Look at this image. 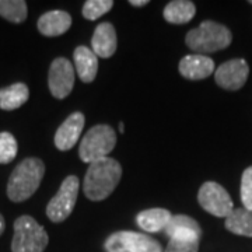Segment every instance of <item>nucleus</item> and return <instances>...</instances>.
Segmentation results:
<instances>
[{
  "mask_svg": "<svg viewBox=\"0 0 252 252\" xmlns=\"http://www.w3.org/2000/svg\"><path fill=\"white\" fill-rule=\"evenodd\" d=\"M17 156V140L9 132L0 133V164L13 161Z\"/></svg>",
  "mask_w": 252,
  "mask_h": 252,
  "instance_id": "23",
  "label": "nucleus"
},
{
  "mask_svg": "<svg viewBox=\"0 0 252 252\" xmlns=\"http://www.w3.org/2000/svg\"><path fill=\"white\" fill-rule=\"evenodd\" d=\"M121 178L122 167L117 160L105 157L91 162L83 182L84 195L94 202L104 200L115 190Z\"/></svg>",
  "mask_w": 252,
  "mask_h": 252,
  "instance_id": "1",
  "label": "nucleus"
},
{
  "mask_svg": "<svg viewBox=\"0 0 252 252\" xmlns=\"http://www.w3.org/2000/svg\"><path fill=\"white\" fill-rule=\"evenodd\" d=\"M45 174V165L39 158L30 157L13 170L7 184V196L13 202H23L35 193Z\"/></svg>",
  "mask_w": 252,
  "mask_h": 252,
  "instance_id": "2",
  "label": "nucleus"
},
{
  "mask_svg": "<svg viewBox=\"0 0 252 252\" xmlns=\"http://www.w3.org/2000/svg\"><path fill=\"white\" fill-rule=\"evenodd\" d=\"M4 228H6V223H4V219H3V216L0 215V235L3 234Z\"/></svg>",
  "mask_w": 252,
  "mask_h": 252,
  "instance_id": "27",
  "label": "nucleus"
},
{
  "mask_svg": "<svg viewBox=\"0 0 252 252\" xmlns=\"http://www.w3.org/2000/svg\"><path fill=\"white\" fill-rule=\"evenodd\" d=\"M30 90L24 83H16L9 87L0 89V108L4 111H13L20 108L27 102Z\"/></svg>",
  "mask_w": 252,
  "mask_h": 252,
  "instance_id": "18",
  "label": "nucleus"
},
{
  "mask_svg": "<svg viewBox=\"0 0 252 252\" xmlns=\"http://www.w3.org/2000/svg\"><path fill=\"white\" fill-rule=\"evenodd\" d=\"M74 69L81 81L91 83L98 72V58L87 46H77L74 51Z\"/></svg>",
  "mask_w": 252,
  "mask_h": 252,
  "instance_id": "16",
  "label": "nucleus"
},
{
  "mask_svg": "<svg viewBox=\"0 0 252 252\" xmlns=\"http://www.w3.org/2000/svg\"><path fill=\"white\" fill-rule=\"evenodd\" d=\"M119 130H121V133H124V132H125V125H124V122H121V124H119Z\"/></svg>",
  "mask_w": 252,
  "mask_h": 252,
  "instance_id": "28",
  "label": "nucleus"
},
{
  "mask_svg": "<svg viewBox=\"0 0 252 252\" xmlns=\"http://www.w3.org/2000/svg\"><path fill=\"white\" fill-rule=\"evenodd\" d=\"M107 252H164L161 244L136 231H117L105 240Z\"/></svg>",
  "mask_w": 252,
  "mask_h": 252,
  "instance_id": "7",
  "label": "nucleus"
},
{
  "mask_svg": "<svg viewBox=\"0 0 252 252\" xmlns=\"http://www.w3.org/2000/svg\"><path fill=\"white\" fill-rule=\"evenodd\" d=\"M198 202L203 210L216 217H227L234 210V205L228 192L220 184L212 181L205 182L200 187Z\"/></svg>",
  "mask_w": 252,
  "mask_h": 252,
  "instance_id": "8",
  "label": "nucleus"
},
{
  "mask_svg": "<svg viewBox=\"0 0 252 252\" xmlns=\"http://www.w3.org/2000/svg\"><path fill=\"white\" fill-rule=\"evenodd\" d=\"M117 144L115 130L108 125L93 126L84 135L79 147V156L81 161L91 162L108 157Z\"/></svg>",
  "mask_w": 252,
  "mask_h": 252,
  "instance_id": "5",
  "label": "nucleus"
},
{
  "mask_svg": "<svg viewBox=\"0 0 252 252\" xmlns=\"http://www.w3.org/2000/svg\"><path fill=\"white\" fill-rule=\"evenodd\" d=\"M215 72V62L206 55H188L180 62V73L188 80H202Z\"/></svg>",
  "mask_w": 252,
  "mask_h": 252,
  "instance_id": "13",
  "label": "nucleus"
},
{
  "mask_svg": "<svg viewBox=\"0 0 252 252\" xmlns=\"http://www.w3.org/2000/svg\"><path fill=\"white\" fill-rule=\"evenodd\" d=\"M27 3L24 0H0V16L20 24L27 18Z\"/></svg>",
  "mask_w": 252,
  "mask_h": 252,
  "instance_id": "21",
  "label": "nucleus"
},
{
  "mask_svg": "<svg viewBox=\"0 0 252 252\" xmlns=\"http://www.w3.org/2000/svg\"><path fill=\"white\" fill-rule=\"evenodd\" d=\"M112 6H114L112 0H89L83 6V16L90 21H94L101 16L107 14L112 9Z\"/></svg>",
  "mask_w": 252,
  "mask_h": 252,
  "instance_id": "22",
  "label": "nucleus"
},
{
  "mask_svg": "<svg viewBox=\"0 0 252 252\" xmlns=\"http://www.w3.org/2000/svg\"><path fill=\"white\" fill-rule=\"evenodd\" d=\"M241 202L245 209L252 210V167L243 172L241 178Z\"/></svg>",
  "mask_w": 252,
  "mask_h": 252,
  "instance_id": "24",
  "label": "nucleus"
},
{
  "mask_svg": "<svg viewBox=\"0 0 252 252\" xmlns=\"http://www.w3.org/2000/svg\"><path fill=\"white\" fill-rule=\"evenodd\" d=\"M250 74L248 63L244 59H231L220 64L215 72L216 83L224 90H240Z\"/></svg>",
  "mask_w": 252,
  "mask_h": 252,
  "instance_id": "10",
  "label": "nucleus"
},
{
  "mask_svg": "<svg viewBox=\"0 0 252 252\" xmlns=\"http://www.w3.org/2000/svg\"><path fill=\"white\" fill-rule=\"evenodd\" d=\"M80 182L76 175H69L63 180L59 190L46 206V216L54 223H62L72 215L77 202Z\"/></svg>",
  "mask_w": 252,
  "mask_h": 252,
  "instance_id": "6",
  "label": "nucleus"
},
{
  "mask_svg": "<svg viewBox=\"0 0 252 252\" xmlns=\"http://www.w3.org/2000/svg\"><path fill=\"white\" fill-rule=\"evenodd\" d=\"M250 3H252V1H250Z\"/></svg>",
  "mask_w": 252,
  "mask_h": 252,
  "instance_id": "29",
  "label": "nucleus"
},
{
  "mask_svg": "<svg viewBox=\"0 0 252 252\" xmlns=\"http://www.w3.org/2000/svg\"><path fill=\"white\" fill-rule=\"evenodd\" d=\"M170 240H198L200 241L202 228L198 221L185 215H175L171 217L164 230Z\"/></svg>",
  "mask_w": 252,
  "mask_h": 252,
  "instance_id": "12",
  "label": "nucleus"
},
{
  "mask_svg": "<svg viewBox=\"0 0 252 252\" xmlns=\"http://www.w3.org/2000/svg\"><path fill=\"white\" fill-rule=\"evenodd\" d=\"M72 26V17L62 10H52L42 14L38 20V31L45 36H59Z\"/></svg>",
  "mask_w": 252,
  "mask_h": 252,
  "instance_id": "15",
  "label": "nucleus"
},
{
  "mask_svg": "<svg viewBox=\"0 0 252 252\" xmlns=\"http://www.w3.org/2000/svg\"><path fill=\"white\" fill-rule=\"evenodd\" d=\"M86 124V118L81 112H73L72 115L66 118V121L55 133V146L61 152L70 150L74 144L77 143L80 137L83 127Z\"/></svg>",
  "mask_w": 252,
  "mask_h": 252,
  "instance_id": "11",
  "label": "nucleus"
},
{
  "mask_svg": "<svg viewBox=\"0 0 252 252\" xmlns=\"http://www.w3.org/2000/svg\"><path fill=\"white\" fill-rule=\"evenodd\" d=\"M196 13L193 1L189 0H174L170 1L164 9V18L171 24H185L189 23Z\"/></svg>",
  "mask_w": 252,
  "mask_h": 252,
  "instance_id": "19",
  "label": "nucleus"
},
{
  "mask_svg": "<svg viewBox=\"0 0 252 252\" xmlns=\"http://www.w3.org/2000/svg\"><path fill=\"white\" fill-rule=\"evenodd\" d=\"M49 243L45 228L31 216H21L14 221L11 241L13 252H44Z\"/></svg>",
  "mask_w": 252,
  "mask_h": 252,
  "instance_id": "4",
  "label": "nucleus"
},
{
  "mask_svg": "<svg viewBox=\"0 0 252 252\" xmlns=\"http://www.w3.org/2000/svg\"><path fill=\"white\" fill-rule=\"evenodd\" d=\"M198 240H170L164 252H198Z\"/></svg>",
  "mask_w": 252,
  "mask_h": 252,
  "instance_id": "25",
  "label": "nucleus"
},
{
  "mask_svg": "<svg viewBox=\"0 0 252 252\" xmlns=\"http://www.w3.org/2000/svg\"><path fill=\"white\" fill-rule=\"evenodd\" d=\"M231 41L233 35L230 30L210 20H206L199 27L190 30L185 38L189 49L196 51L199 55L212 54L225 49L231 44Z\"/></svg>",
  "mask_w": 252,
  "mask_h": 252,
  "instance_id": "3",
  "label": "nucleus"
},
{
  "mask_svg": "<svg viewBox=\"0 0 252 252\" xmlns=\"http://www.w3.org/2000/svg\"><path fill=\"white\" fill-rule=\"evenodd\" d=\"M117 46L118 38L114 26L111 23H101L97 26L91 39V48L97 58H111L117 52Z\"/></svg>",
  "mask_w": 252,
  "mask_h": 252,
  "instance_id": "14",
  "label": "nucleus"
},
{
  "mask_svg": "<svg viewBox=\"0 0 252 252\" xmlns=\"http://www.w3.org/2000/svg\"><path fill=\"white\" fill-rule=\"evenodd\" d=\"M129 3H130L132 6H135V7H142V6L149 4V1H147V0H130Z\"/></svg>",
  "mask_w": 252,
  "mask_h": 252,
  "instance_id": "26",
  "label": "nucleus"
},
{
  "mask_svg": "<svg viewBox=\"0 0 252 252\" xmlns=\"http://www.w3.org/2000/svg\"><path fill=\"white\" fill-rule=\"evenodd\" d=\"M171 217L172 215L168 210L154 207V209H147V210L140 212L136 216V223L147 233H160L165 230Z\"/></svg>",
  "mask_w": 252,
  "mask_h": 252,
  "instance_id": "17",
  "label": "nucleus"
},
{
  "mask_svg": "<svg viewBox=\"0 0 252 252\" xmlns=\"http://www.w3.org/2000/svg\"><path fill=\"white\" fill-rule=\"evenodd\" d=\"M225 228L233 234L252 237V210L245 207L234 209L225 217Z\"/></svg>",
  "mask_w": 252,
  "mask_h": 252,
  "instance_id": "20",
  "label": "nucleus"
},
{
  "mask_svg": "<svg viewBox=\"0 0 252 252\" xmlns=\"http://www.w3.org/2000/svg\"><path fill=\"white\" fill-rule=\"evenodd\" d=\"M48 86L55 98H66L74 86V66L66 58L55 59L48 74Z\"/></svg>",
  "mask_w": 252,
  "mask_h": 252,
  "instance_id": "9",
  "label": "nucleus"
}]
</instances>
